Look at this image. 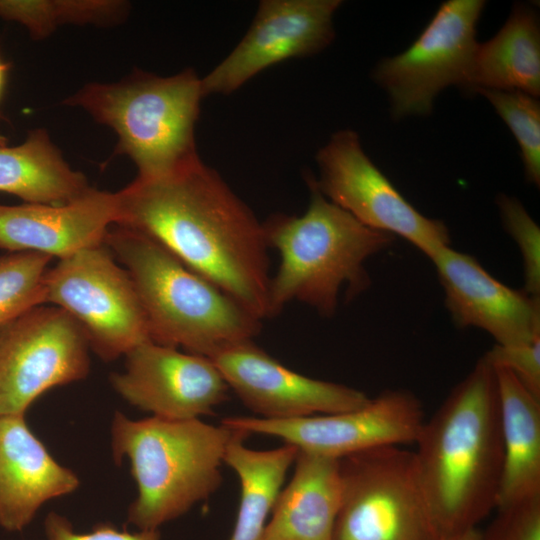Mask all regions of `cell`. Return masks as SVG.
Wrapping results in <instances>:
<instances>
[{
  "instance_id": "cell-11",
  "label": "cell",
  "mask_w": 540,
  "mask_h": 540,
  "mask_svg": "<svg viewBox=\"0 0 540 540\" xmlns=\"http://www.w3.org/2000/svg\"><path fill=\"white\" fill-rule=\"evenodd\" d=\"M89 344L63 309L37 306L0 328V416L24 415L47 390L85 378Z\"/></svg>"
},
{
  "instance_id": "cell-23",
  "label": "cell",
  "mask_w": 540,
  "mask_h": 540,
  "mask_svg": "<svg viewBox=\"0 0 540 540\" xmlns=\"http://www.w3.org/2000/svg\"><path fill=\"white\" fill-rule=\"evenodd\" d=\"M249 436L235 429L224 456V464L240 482L239 506L229 540H261L298 453L295 446L286 443L269 450L250 449L244 443Z\"/></svg>"
},
{
  "instance_id": "cell-15",
  "label": "cell",
  "mask_w": 540,
  "mask_h": 540,
  "mask_svg": "<svg viewBox=\"0 0 540 540\" xmlns=\"http://www.w3.org/2000/svg\"><path fill=\"white\" fill-rule=\"evenodd\" d=\"M111 375L115 391L131 405L169 420L200 419L228 399L229 387L205 356L146 341Z\"/></svg>"
},
{
  "instance_id": "cell-30",
  "label": "cell",
  "mask_w": 540,
  "mask_h": 540,
  "mask_svg": "<svg viewBox=\"0 0 540 540\" xmlns=\"http://www.w3.org/2000/svg\"><path fill=\"white\" fill-rule=\"evenodd\" d=\"M45 533L48 540H160L158 530L130 533L109 524H100L89 533H77L68 519L55 512L45 520Z\"/></svg>"
},
{
  "instance_id": "cell-1",
  "label": "cell",
  "mask_w": 540,
  "mask_h": 540,
  "mask_svg": "<svg viewBox=\"0 0 540 540\" xmlns=\"http://www.w3.org/2000/svg\"><path fill=\"white\" fill-rule=\"evenodd\" d=\"M117 224L151 237L256 318H269L263 224L200 157L117 192Z\"/></svg>"
},
{
  "instance_id": "cell-6",
  "label": "cell",
  "mask_w": 540,
  "mask_h": 540,
  "mask_svg": "<svg viewBox=\"0 0 540 540\" xmlns=\"http://www.w3.org/2000/svg\"><path fill=\"white\" fill-rule=\"evenodd\" d=\"M205 97L193 69L161 77L141 70L117 83H92L65 101L80 106L118 136L115 154L128 156L138 179L165 176L199 158L195 125Z\"/></svg>"
},
{
  "instance_id": "cell-2",
  "label": "cell",
  "mask_w": 540,
  "mask_h": 540,
  "mask_svg": "<svg viewBox=\"0 0 540 540\" xmlns=\"http://www.w3.org/2000/svg\"><path fill=\"white\" fill-rule=\"evenodd\" d=\"M414 444L438 537L478 528L497 507L503 469L496 375L485 356L425 420Z\"/></svg>"
},
{
  "instance_id": "cell-24",
  "label": "cell",
  "mask_w": 540,
  "mask_h": 540,
  "mask_svg": "<svg viewBox=\"0 0 540 540\" xmlns=\"http://www.w3.org/2000/svg\"><path fill=\"white\" fill-rule=\"evenodd\" d=\"M52 258L31 251L0 257V328L46 303L45 276Z\"/></svg>"
},
{
  "instance_id": "cell-3",
  "label": "cell",
  "mask_w": 540,
  "mask_h": 540,
  "mask_svg": "<svg viewBox=\"0 0 540 540\" xmlns=\"http://www.w3.org/2000/svg\"><path fill=\"white\" fill-rule=\"evenodd\" d=\"M104 243L135 285L150 341L208 357L260 332V319L144 233L113 225Z\"/></svg>"
},
{
  "instance_id": "cell-4",
  "label": "cell",
  "mask_w": 540,
  "mask_h": 540,
  "mask_svg": "<svg viewBox=\"0 0 540 540\" xmlns=\"http://www.w3.org/2000/svg\"><path fill=\"white\" fill-rule=\"evenodd\" d=\"M307 182L311 198L302 216L275 214L262 223L268 247L281 257L270 280L269 318L294 300L332 316L344 285L349 298L369 287L364 262L394 239L332 203L310 176Z\"/></svg>"
},
{
  "instance_id": "cell-14",
  "label": "cell",
  "mask_w": 540,
  "mask_h": 540,
  "mask_svg": "<svg viewBox=\"0 0 540 540\" xmlns=\"http://www.w3.org/2000/svg\"><path fill=\"white\" fill-rule=\"evenodd\" d=\"M340 0H264L237 46L202 78L204 96L231 94L255 75L325 49L334 39Z\"/></svg>"
},
{
  "instance_id": "cell-32",
  "label": "cell",
  "mask_w": 540,
  "mask_h": 540,
  "mask_svg": "<svg viewBox=\"0 0 540 540\" xmlns=\"http://www.w3.org/2000/svg\"><path fill=\"white\" fill-rule=\"evenodd\" d=\"M10 69V64L6 62L0 55V101L4 92V87L6 84L7 75ZM6 140L0 134V145H5Z\"/></svg>"
},
{
  "instance_id": "cell-12",
  "label": "cell",
  "mask_w": 540,
  "mask_h": 540,
  "mask_svg": "<svg viewBox=\"0 0 540 540\" xmlns=\"http://www.w3.org/2000/svg\"><path fill=\"white\" fill-rule=\"evenodd\" d=\"M425 420L412 392L393 389L345 412L290 420L230 416L221 423L250 435L276 437L299 451L341 459L377 447L414 444Z\"/></svg>"
},
{
  "instance_id": "cell-28",
  "label": "cell",
  "mask_w": 540,
  "mask_h": 540,
  "mask_svg": "<svg viewBox=\"0 0 540 540\" xmlns=\"http://www.w3.org/2000/svg\"><path fill=\"white\" fill-rule=\"evenodd\" d=\"M495 510L481 540H540V497Z\"/></svg>"
},
{
  "instance_id": "cell-7",
  "label": "cell",
  "mask_w": 540,
  "mask_h": 540,
  "mask_svg": "<svg viewBox=\"0 0 540 540\" xmlns=\"http://www.w3.org/2000/svg\"><path fill=\"white\" fill-rule=\"evenodd\" d=\"M333 540H438L414 453L383 446L339 459Z\"/></svg>"
},
{
  "instance_id": "cell-25",
  "label": "cell",
  "mask_w": 540,
  "mask_h": 540,
  "mask_svg": "<svg viewBox=\"0 0 540 540\" xmlns=\"http://www.w3.org/2000/svg\"><path fill=\"white\" fill-rule=\"evenodd\" d=\"M513 133L521 152L526 179L540 185V103L518 91L477 89Z\"/></svg>"
},
{
  "instance_id": "cell-27",
  "label": "cell",
  "mask_w": 540,
  "mask_h": 540,
  "mask_svg": "<svg viewBox=\"0 0 540 540\" xmlns=\"http://www.w3.org/2000/svg\"><path fill=\"white\" fill-rule=\"evenodd\" d=\"M505 230L520 249L524 288L527 294L540 295V229L520 201L501 194L496 199Z\"/></svg>"
},
{
  "instance_id": "cell-22",
  "label": "cell",
  "mask_w": 540,
  "mask_h": 540,
  "mask_svg": "<svg viewBox=\"0 0 540 540\" xmlns=\"http://www.w3.org/2000/svg\"><path fill=\"white\" fill-rule=\"evenodd\" d=\"M89 189L85 175L70 168L43 129L20 145H0V192L25 203L63 204Z\"/></svg>"
},
{
  "instance_id": "cell-20",
  "label": "cell",
  "mask_w": 540,
  "mask_h": 540,
  "mask_svg": "<svg viewBox=\"0 0 540 540\" xmlns=\"http://www.w3.org/2000/svg\"><path fill=\"white\" fill-rule=\"evenodd\" d=\"M494 370L503 442L497 509L540 497V399L509 371Z\"/></svg>"
},
{
  "instance_id": "cell-26",
  "label": "cell",
  "mask_w": 540,
  "mask_h": 540,
  "mask_svg": "<svg viewBox=\"0 0 540 540\" xmlns=\"http://www.w3.org/2000/svg\"><path fill=\"white\" fill-rule=\"evenodd\" d=\"M0 17L23 24L40 38L62 22L103 21L105 5L102 1L0 0Z\"/></svg>"
},
{
  "instance_id": "cell-16",
  "label": "cell",
  "mask_w": 540,
  "mask_h": 540,
  "mask_svg": "<svg viewBox=\"0 0 540 540\" xmlns=\"http://www.w3.org/2000/svg\"><path fill=\"white\" fill-rule=\"evenodd\" d=\"M457 327H476L497 345L528 343L540 336V301L491 276L473 257L450 246L430 258Z\"/></svg>"
},
{
  "instance_id": "cell-31",
  "label": "cell",
  "mask_w": 540,
  "mask_h": 540,
  "mask_svg": "<svg viewBox=\"0 0 540 540\" xmlns=\"http://www.w3.org/2000/svg\"><path fill=\"white\" fill-rule=\"evenodd\" d=\"M438 540H481V531L478 528H472L459 533L441 537Z\"/></svg>"
},
{
  "instance_id": "cell-21",
  "label": "cell",
  "mask_w": 540,
  "mask_h": 540,
  "mask_svg": "<svg viewBox=\"0 0 540 540\" xmlns=\"http://www.w3.org/2000/svg\"><path fill=\"white\" fill-rule=\"evenodd\" d=\"M466 87L539 96L540 27L532 8L515 4L497 34L478 43Z\"/></svg>"
},
{
  "instance_id": "cell-9",
  "label": "cell",
  "mask_w": 540,
  "mask_h": 540,
  "mask_svg": "<svg viewBox=\"0 0 540 540\" xmlns=\"http://www.w3.org/2000/svg\"><path fill=\"white\" fill-rule=\"evenodd\" d=\"M484 7L483 0L443 2L405 51L378 63L373 77L389 96L393 118L428 115L443 89L467 86Z\"/></svg>"
},
{
  "instance_id": "cell-17",
  "label": "cell",
  "mask_w": 540,
  "mask_h": 540,
  "mask_svg": "<svg viewBox=\"0 0 540 540\" xmlns=\"http://www.w3.org/2000/svg\"><path fill=\"white\" fill-rule=\"evenodd\" d=\"M120 218L118 193L90 187L63 204H0V248L60 259L104 243Z\"/></svg>"
},
{
  "instance_id": "cell-19",
  "label": "cell",
  "mask_w": 540,
  "mask_h": 540,
  "mask_svg": "<svg viewBox=\"0 0 540 540\" xmlns=\"http://www.w3.org/2000/svg\"><path fill=\"white\" fill-rule=\"evenodd\" d=\"M340 505L339 459L298 450L261 540H333Z\"/></svg>"
},
{
  "instance_id": "cell-13",
  "label": "cell",
  "mask_w": 540,
  "mask_h": 540,
  "mask_svg": "<svg viewBox=\"0 0 540 540\" xmlns=\"http://www.w3.org/2000/svg\"><path fill=\"white\" fill-rule=\"evenodd\" d=\"M208 358L254 417L290 420L339 413L360 408L370 400L355 388L289 369L253 340L226 345Z\"/></svg>"
},
{
  "instance_id": "cell-5",
  "label": "cell",
  "mask_w": 540,
  "mask_h": 540,
  "mask_svg": "<svg viewBox=\"0 0 540 540\" xmlns=\"http://www.w3.org/2000/svg\"><path fill=\"white\" fill-rule=\"evenodd\" d=\"M235 429L201 419L155 416L131 420L116 412L112 449L130 461L138 495L128 521L140 530L158 528L207 500L221 486V467Z\"/></svg>"
},
{
  "instance_id": "cell-29",
  "label": "cell",
  "mask_w": 540,
  "mask_h": 540,
  "mask_svg": "<svg viewBox=\"0 0 540 540\" xmlns=\"http://www.w3.org/2000/svg\"><path fill=\"white\" fill-rule=\"evenodd\" d=\"M484 356L493 368L509 371L530 393L540 399V336L519 345L495 344Z\"/></svg>"
},
{
  "instance_id": "cell-18",
  "label": "cell",
  "mask_w": 540,
  "mask_h": 540,
  "mask_svg": "<svg viewBox=\"0 0 540 540\" xmlns=\"http://www.w3.org/2000/svg\"><path fill=\"white\" fill-rule=\"evenodd\" d=\"M78 477L32 433L24 415L0 416V526L20 531L40 506L73 492Z\"/></svg>"
},
{
  "instance_id": "cell-8",
  "label": "cell",
  "mask_w": 540,
  "mask_h": 540,
  "mask_svg": "<svg viewBox=\"0 0 540 540\" xmlns=\"http://www.w3.org/2000/svg\"><path fill=\"white\" fill-rule=\"evenodd\" d=\"M46 302L67 312L103 360L150 341L135 285L105 243L60 259L45 276Z\"/></svg>"
},
{
  "instance_id": "cell-10",
  "label": "cell",
  "mask_w": 540,
  "mask_h": 540,
  "mask_svg": "<svg viewBox=\"0 0 540 540\" xmlns=\"http://www.w3.org/2000/svg\"><path fill=\"white\" fill-rule=\"evenodd\" d=\"M311 179L332 203L372 229L400 236L430 258L450 245L448 227L416 210L364 152L352 130L334 133L316 155Z\"/></svg>"
}]
</instances>
